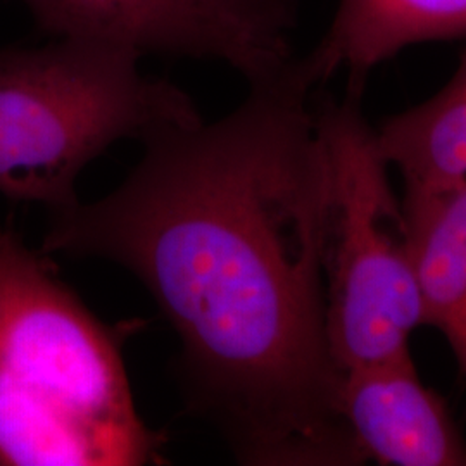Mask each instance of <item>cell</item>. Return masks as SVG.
<instances>
[{
  "label": "cell",
  "mask_w": 466,
  "mask_h": 466,
  "mask_svg": "<svg viewBox=\"0 0 466 466\" xmlns=\"http://www.w3.org/2000/svg\"><path fill=\"white\" fill-rule=\"evenodd\" d=\"M423 323L444 333L466 377V180L404 192Z\"/></svg>",
  "instance_id": "8"
},
{
  "label": "cell",
  "mask_w": 466,
  "mask_h": 466,
  "mask_svg": "<svg viewBox=\"0 0 466 466\" xmlns=\"http://www.w3.org/2000/svg\"><path fill=\"white\" fill-rule=\"evenodd\" d=\"M466 38V0H339L332 23L304 57L321 84L348 71L361 96L368 73L408 47Z\"/></svg>",
  "instance_id": "7"
},
{
  "label": "cell",
  "mask_w": 466,
  "mask_h": 466,
  "mask_svg": "<svg viewBox=\"0 0 466 466\" xmlns=\"http://www.w3.org/2000/svg\"><path fill=\"white\" fill-rule=\"evenodd\" d=\"M296 59L215 123L154 135L113 192L49 211L42 252L130 271L178 335L185 408L252 466H356L327 333V173Z\"/></svg>",
  "instance_id": "1"
},
{
  "label": "cell",
  "mask_w": 466,
  "mask_h": 466,
  "mask_svg": "<svg viewBox=\"0 0 466 466\" xmlns=\"http://www.w3.org/2000/svg\"><path fill=\"white\" fill-rule=\"evenodd\" d=\"M375 130L387 163L402 175L404 192L465 182L466 44L448 84L415 107L387 117Z\"/></svg>",
  "instance_id": "9"
},
{
  "label": "cell",
  "mask_w": 466,
  "mask_h": 466,
  "mask_svg": "<svg viewBox=\"0 0 466 466\" xmlns=\"http://www.w3.org/2000/svg\"><path fill=\"white\" fill-rule=\"evenodd\" d=\"M360 99H315L327 173V333L344 373L410 358V337L423 325L408 219Z\"/></svg>",
  "instance_id": "4"
},
{
  "label": "cell",
  "mask_w": 466,
  "mask_h": 466,
  "mask_svg": "<svg viewBox=\"0 0 466 466\" xmlns=\"http://www.w3.org/2000/svg\"><path fill=\"white\" fill-rule=\"evenodd\" d=\"M137 327L104 323L46 252L0 228V466L165 463L123 360Z\"/></svg>",
  "instance_id": "2"
},
{
  "label": "cell",
  "mask_w": 466,
  "mask_h": 466,
  "mask_svg": "<svg viewBox=\"0 0 466 466\" xmlns=\"http://www.w3.org/2000/svg\"><path fill=\"white\" fill-rule=\"evenodd\" d=\"M54 36H76L144 56L209 59L248 84L277 76L294 59L244 26L223 0H21Z\"/></svg>",
  "instance_id": "5"
},
{
  "label": "cell",
  "mask_w": 466,
  "mask_h": 466,
  "mask_svg": "<svg viewBox=\"0 0 466 466\" xmlns=\"http://www.w3.org/2000/svg\"><path fill=\"white\" fill-rule=\"evenodd\" d=\"M244 26L269 46L294 52L290 34L296 26L299 0H223Z\"/></svg>",
  "instance_id": "10"
},
{
  "label": "cell",
  "mask_w": 466,
  "mask_h": 466,
  "mask_svg": "<svg viewBox=\"0 0 466 466\" xmlns=\"http://www.w3.org/2000/svg\"><path fill=\"white\" fill-rule=\"evenodd\" d=\"M342 413L368 460L466 466L465 441L444 400L420 382L411 356L346 371Z\"/></svg>",
  "instance_id": "6"
},
{
  "label": "cell",
  "mask_w": 466,
  "mask_h": 466,
  "mask_svg": "<svg viewBox=\"0 0 466 466\" xmlns=\"http://www.w3.org/2000/svg\"><path fill=\"white\" fill-rule=\"evenodd\" d=\"M0 50V194L49 211L78 200L85 167L121 140L190 127L204 117L135 50L76 36Z\"/></svg>",
  "instance_id": "3"
}]
</instances>
